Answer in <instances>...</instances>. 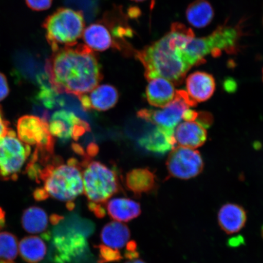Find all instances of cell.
<instances>
[{"instance_id": "6da1fadb", "label": "cell", "mask_w": 263, "mask_h": 263, "mask_svg": "<svg viewBox=\"0 0 263 263\" xmlns=\"http://www.w3.org/2000/svg\"><path fill=\"white\" fill-rule=\"evenodd\" d=\"M49 85L55 93L80 97L96 88L103 79L97 54L87 45L59 48L45 64Z\"/></svg>"}, {"instance_id": "7a4b0ae2", "label": "cell", "mask_w": 263, "mask_h": 263, "mask_svg": "<svg viewBox=\"0 0 263 263\" xmlns=\"http://www.w3.org/2000/svg\"><path fill=\"white\" fill-rule=\"evenodd\" d=\"M195 36L192 29L175 23L159 41L137 51L136 58L143 65L146 80L163 78L174 85L182 84L192 68L187 63L183 49Z\"/></svg>"}, {"instance_id": "3957f363", "label": "cell", "mask_w": 263, "mask_h": 263, "mask_svg": "<svg viewBox=\"0 0 263 263\" xmlns=\"http://www.w3.org/2000/svg\"><path fill=\"white\" fill-rule=\"evenodd\" d=\"M26 173L38 183H44L48 198L72 202L84 192L81 163L71 158L67 163L59 156L30 158Z\"/></svg>"}, {"instance_id": "277c9868", "label": "cell", "mask_w": 263, "mask_h": 263, "mask_svg": "<svg viewBox=\"0 0 263 263\" xmlns=\"http://www.w3.org/2000/svg\"><path fill=\"white\" fill-rule=\"evenodd\" d=\"M42 26L48 44L55 51L77 44L83 35L85 20L80 12L62 8L48 16Z\"/></svg>"}, {"instance_id": "5b68a950", "label": "cell", "mask_w": 263, "mask_h": 263, "mask_svg": "<svg viewBox=\"0 0 263 263\" xmlns=\"http://www.w3.org/2000/svg\"><path fill=\"white\" fill-rule=\"evenodd\" d=\"M84 193L90 202L104 204L120 186L116 173L104 164L84 157L81 163Z\"/></svg>"}, {"instance_id": "8992f818", "label": "cell", "mask_w": 263, "mask_h": 263, "mask_svg": "<svg viewBox=\"0 0 263 263\" xmlns=\"http://www.w3.org/2000/svg\"><path fill=\"white\" fill-rule=\"evenodd\" d=\"M31 151L30 146L23 143L10 129L0 140V179L17 180Z\"/></svg>"}, {"instance_id": "52a82bcc", "label": "cell", "mask_w": 263, "mask_h": 263, "mask_svg": "<svg viewBox=\"0 0 263 263\" xmlns=\"http://www.w3.org/2000/svg\"><path fill=\"white\" fill-rule=\"evenodd\" d=\"M196 105L185 90H177L174 100L162 109L144 108L138 111L137 115L141 119L156 126L174 130L183 120L186 110Z\"/></svg>"}, {"instance_id": "ba28073f", "label": "cell", "mask_w": 263, "mask_h": 263, "mask_svg": "<svg viewBox=\"0 0 263 263\" xmlns=\"http://www.w3.org/2000/svg\"><path fill=\"white\" fill-rule=\"evenodd\" d=\"M16 129L18 138L23 143L35 146L41 151L54 153V139L47 121L34 115H25L19 118Z\"/></svg>"}, {"instance_id": "9c48e42d", "label": "cell", "mask_w": 263, "mask_h": 263, "mask_svg": "<svg viewBox=\"0 0 263 263\" xmlns=\"http://www.w3.org/2000/svg\"><path fill=\"white\" fill-rule=\"evenodd\" d=\"M171 176L187 180L193 178L202 172L203 162L198 151L184 147H174L166 162Z\"/></svg>"}, {"instance_id": "30bf717a", "label": "cell", "mask_w": 263, "mask_h": 263, "mask_svg": "<svg viewBox=\"0 0 263 263\" xmlns=\"http://www.w3.org/2000/svg\"><path fill=\"white\" fill-rule=\"evenodd\" d=\"M47 121L52 136L64 141L70 139L77 141L90 130L89 124L86 121L65 110L55 111Z\"/></svg>"}, {"instance_id": "8fae6325", "label": "cell", "mask_w": 263, "mask_h": 263, "mask_svg": "<svg viewBox=\"0 0 263 263\" xmlns=\"http://www.w3.org/2000/svg\"><path fill=\"white\" fill-rule=\"evenodd\" d=\"M79 98L85 110H95L106 111L114 107L117 103L119 95L113 85H99L89 93Z\"/></svg>"}, {"instance_id": "7c38bea8", "label": "cell", "mask_w": 263, "mask_h": 263, "mask_svg": "<svg viewBox=\"0 0 263 263\" xmlns=\"http://www.w3.org/2000/svg\"><path fill=\"white\" fill-rule=\"evenodd\" d=\"M206 129L197 119L184 121L174 129L176 143L181 147L195 149L205 143L207 138Z\"/></svg>"}, {"instance_id": "4fadbf2b", "label": "cell", "mask_w": 263, "mask_h": 263, "mask_svg": "<svg viewBox=\"0 0 263 263\" xmlns=\"http://www.w3.org/2000/svg\"><path fill=\"white\" fill-rule=\"evenodd\" d=\"M186 88L187 94L195 103H202L213 96L216 88L215 79L205 72H194L186 78Z\"/></svg>"}, {"instance_id": "5bb4252c", "label": "cell", "mask_w": 263, "mask_h": 263, "mask_svg": "<svg viewBox=\"0 0 263 263\" xmlns=\"http://www.w3.org/2000/svg\"><path fill=\"white\" fill-rule=\"evenodd\" d=\"M141 147L156 154H164L176 146L174 130L156 126L139 141Z\"/></svg>"}, {"instance_id": "9a60e30c", "label": "cell", "mask_w": 263, "mask_h": 263, "mask_svg": "<svg viewBox=\"0 0 263 263\" xmlns=\"http://www.w3.org/2000/svg\"><path fill=\"white\" fill-rule=\"evenodd\" d=\"M148 81L146 97L151 106L163 108L174 100L176 90L172 82L163 78H153Z\"/></svg>"}, {"instance_id": "2e32d148", "label": "cell", "mask_w": 263, "mask_h": 263, "mask_svg": "<svg viewBox=\"0 0 263 263\" xmlns=\"http://www.w3.org/2000/svg\"><path fill=\"white\" fill-rule=\"evenodd\" d=\"M84 41L92 50L104 51L114 48V41L107 25L103 21L95 23L84 29Z\"/></svg>"}, {"instance_id": "e0dca14e", "label": "cell", "mask_w": 263, "mask_h": 263, "mask_svg": "<svg viewBox=\"0 0 263 263\" xmlns=\"http://www.w3.org/2000/svg\"><path fill=\"white\" fill-rule=\"evenodd\" d=\"M218 219L220 228L227 234L238 233L244 228L247 213L241 206L235 203H226L220 209Z\"/></svg>"}, {"instance_id": "ac0fdd59", "label": "cell", "mask_w": 263, "mask_h": 263, "mask_svg": "<svg viewBox=\"0 0 263 263\" xmlns=\"http://www.w3.org/2000/svg\"><path fill=\"white\" fill-rule=\"evenodd\" d=\"M126 185L135 195L140 196L156 189V177L149 169H135L127 174Z\"/></svg>"}, {"instance_id": "d6986e66", "label": "cell", "mask_w": 263, "mask_h": 263, "mask_svg": "<svg viewBox=\"0 0 263 263\" xmlns=\"http://www.w3.org/2000/svg\"><path fill=\"white\" fill-rule=\"evenodd\" d=\"M100 238L103 245L118 250L123 248L129 242L130 232L124 223L112 221L107 223L102 229Z\"/></svg>"}, {"instance_id": "ffe728a7", "label": "cell", "mask_w": 263, "mask_h": 263, "mask_svg": "<svg viewBox=\"0 0 263 263\" xmlns=\"http://www.w3.org/2000/svg\"><path fill=\"white\" fill-rule=\"evenodd\" d=\"M108 215L115 221L129 222L140 215L141 210L139 203L127 198H115L108 202Z\"/></svg>"}, {"instance_id": "44dd1931", "label": "cell", "mask_w": 263, "mask_h": 263, "mask_svg": "<svg viewBox=\"0 0 263 263\" xmlns=\"http://www.w3.org/2000/svg\"><path fill=\"white\" fill-rule=\"evenodd\" d=\"M20 255L28 263H39L47 254V246L37 236H28L23 238L19 243Z\"/></svg>"}, {"instance_id": "7402d4cb", "label": "cell", "mask_w": 263, "mask_h": 263, "mask_svg": "<svg viewBox=\"0 0 263 263\" xmlns=\"http://www.w3.org/2000/svg\"><path fill=\"white\" fill-rule=\"evenodd\" d=\"M52 243L57 253L55 259L58 261H63L64 259L80 254L86 246L85 239L81 235L73 236V238L70 239L62 236H55Z\"/></svg>"}, {"instance_id": "603a6c76", "label": "cell", "mask_w": 263, "mask_h": 263, "mask_svg": "<svg viewBox=\"0 0 263 263\" xmlns=\"http://www.w3.org/2000/svg\"><path fill=\"white\" fill-rule=\"evenodd\" d=\"M186 16L191 25L196 28H202L212 22L214 11L207 0H195L187 8Z\"/></svg>"}, {"instance_id": "cb8c5ba5", "label": "cell", "mask_w": 263, "mask_h": 263, "mask_svg": "<svg viewBox=\"0 0 263 263\" xmlns=\"http://www.w3.org/2000/svg\"><path fill=\"white\" fill-rule=\"evenodd\" d=\"M21 222L26 232L31 234L43 233L48 228V215L40 207H29L23 213Z\"/></svg>"}, {"instance_id": "d4e9b609", "label": "cell", "mask_w": 263, "mask_h": 263, "mask_svg": "<svg viewBox=\"0 0 263 263\" xmlns=\"http://www.w3.org/2000/svg\"><path fill=\"white\" fill-rule=\"evenodd\" d=\"M18 251L16 236L11 233L0 232V263H15Z\"/></svg>"}, {"instance_id": "484cf974", "label": "cell", "mask_w": 263, "mask_h": 263, "mask_svg": "<svg viewBox=\"0 0 263 263\" xmlns=\"http://www.w3.org/2000/svg\"><path fill=\"white\" fill-rule=\"evenodd\" d=\"M68 8L80 12L85 21L91 22L100 11V0H65Z\"/></svg>"}, {"instance_id": "4316f807", "label": "cell", "mask_w": 263, "mask_h": 263, "mask_svg": "<svg viewBox=\"0 0 263 263\" xmlns=\"http://www.w3.org/2000/svg\"><path fill=\"white\" fill-rule=\"evenodd\" d=\"M99 250V263H106L119 261L123 258L121 253L118 249L109 248L104 245L98 246Z\"/></svg>"}, {"instance_id": "83f0119b", "label": "cell", "mask_w": 263, "mask_h": 263, "mask_svg": "<svg viewBox=\"0 0 263 263\" xmlns=\"http://www.w3.org/2000/svg\"><path fill=\"white\" fill-rule=\"evenodd\" d=\"M29 8L35 11H43L50 8L53 0H25Z\"/></svg>"}, {"instance_id": "f1b7e54d", "label": "cell", "mask_w": 263, "mask_h": 263, "mask_svg": "<svg viewBox=\"0 0 263 263\" xmlns=\"http://www.w3.org/2000/svg\"><path fill=\"white\" fill-rule=\"evenodd\" d=\"M8 81L6 76L0 72V101L4 100L9 94Z\"/></svg>"}, {"instance_id": "f546056e", "label": "cell", "mask_w": 263, "mask_h": 263, "mask_svg": "<svg viewBox=\"0 0 263 263\" xmlns=\"http://www.w3.org/2000/svg\"><path fill=\"white\" fill-rule=\"evenodd\" d=\"M9 123L3 114L2 107L0 106V140L4 137L11 129L9 127Z\"/></svg>"}, {"instance_id": "4dcf8cb0", "label": "cell", "mask_w": 263, "mask_h": 263, "mask_svg": "<svg viewBox=\"0 0 263 263\" xmlns=\"http://www.w3.org/2000/svg\"><path fill=\"white\" fill-rule=\"evenodd\" d=\"M88 208H89L98 218H103V217L106 215V212H105V210L102 204H97V203L90 202L89 205H88Z\"/></svg>"}, {"instance_id": "1f68e13d", "label": "cell", "mask_w": 263, "mask_h": 263, "mask_svg": "<svg viewBox=\"0 0 263 263\" xmlns=\"http://www.w3.org/2000/svg\"><path fill=\"white\" fill-rule=\"evenodd\" d=\"M6 218L5 212L2 208H0V230L5 227Z\"/></svg>"}, {"instance_id": "d6a6232c", "label": "cell", "mask_w": 263, "mask_h": 263, "mask_svg": "<svg viewBox=\"0 0 263 263\" xmlns=\"http://www.w3.org/2000/svg\"><path fill=\"white\" fill-rule=\"evenodd\" d=\"M62 219V217L57 215H53L50 217V221L52 224L55 225L57 224Z\"/></svg>"}, {"instance_id": "836d02e7", "label": "cell", "mask_w": 263, "mask_h": 263, "mask_svg": "<svg viewBox=\"0 0 263 263\" xmlns=\"http://www.w3.org/2000/svg\"><path fill=\"white\" fill-rule=\"evenodd\" d=\"M125 263H146V262H144V261H143L142 259L136 258V259H130V260L127 261V262H126Z\"/></svg>"}, {"instance_id": "e575fe53", "label": "cell", "mask_w": 263, "mask_h": 263, "mask_svg": "<svg viewBox=\"0 0 263 263\" xmlns=\"http://www.w3.org/2000/svg\"><path fill=\"white\" fill-rule=\"evenodd\" d=\"M131 1H134L136 2H143L146 1V0H131Z\"/></svg>"}, {"instance_id": "d590c367", "label": "cell", "mask_w": 263, "mask_h": 263, "mask_svg": "<svg viewBox=\"0 0 263 263\" xmlns=\"http://www.w3.org/2000/svg\"><path fill=\"white\" fill-rule=\"evenodd\" d=\"M261 235H262V236L263 238V226H262V230H261Z\"/></svg>"}, {"instance_id": "8d00e7d4", "label": "cell", "mask_w": 263, "mask_h": 263, "mask_svg": "<svg viewBox=\"0 0 263 263\" xmlns=\"http://www.w3.org/2000/svg\"><path fill=\"white\" fill-rule=\"evenodd\" d=\"M262 80H263V70H262Z\"/></svg>"}]
</instances>
